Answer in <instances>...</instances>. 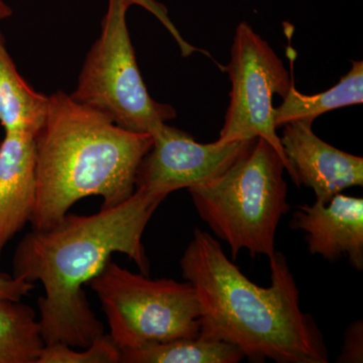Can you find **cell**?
Here are the masks:
<instances>
[{
  "mask_svg": "<svg viewBox=\"0 0 363 363\" xmlns=\"http://www.w3.org/2000/svg\"><path fill=\"white\" fill-rule=\"evenodd\" d=\"M167 196L135 189L116 207L92 215L67 213L45 230L26 233L14 252V278L40 281V325L45 344L84 348L104 334L83 286L97 276L116 252L128 255L149 276L143 245L145 227Z\"/></svg>",
  "mask_w": 363,
  "mask_h": 363,
  "instance_id": "cell-1",
  "label": "cell"
},
{
  "mask_svg": "<svg viewBox=\"0 0 363 363\" xmlns=\"http://www.w3.org/2000/svg\"><path fill=\"white\" fill-rule=\"evenodd\" d=\"M269 259L271 285L252 283L220 242L196 228L180 259L182 277L197 294L200 334L233 344L250 362L327 363L321 332L303 313L285 255Z\"/></svg>",
  "mask_w": 363,
  "mask_h": 363,
  "instance_id": "cell-2",
  "label": "cell"
},
{
  "mask_svg": "<svg viewBox=\"0 0 363 363\" xmlns=\"http://www.w3.org/2000/svg\"><path fill=\"white\" fill-rule=\"evenodd\" d=\"M152 145L150 133L121 128L109 117L59 90L50 96L44 125L35 135L37 202L33 230H45L89 196L116 207L135 191V177Z\"/></svg>",
  "mask_w": 363,
  "mask_h": 363,
  "instance_id": "cell-3",
  "label": "cell"
},
{
  "mask_svg": "<svg viewBox=\"0 0 363 363\" xmlns=\"http://www.w3.org/2000/svg\"><path fill=\"white\" fill-rule=\"evenodd\" d=\"M286 166L266 140L257 138L233 164L213 180L188 189L198 215L231 257L242 250L271 259L277 229L290 210Z\"/></svg>",
  "mask_w": 363,
  "mask_h": 363,
  "instance_id": "cell-4",
  "label": "cell"
},
{
  "mask_svg": "<svg viewBox=\"0 0 363 363\" xmlns=\"http://www.w3.org/2000/svg\"><path fill=\"white\" fill-rule=\"evenodd\" d=\"M99 298L121 350L200 334L199 300L189 281L152 279L112 262L87 284Z\"/></svg>",
  "mask_w": 363,
  "mask_h": 363,
  "instance_id": "cell-5",
  "label": "cell"
},
{
  "mask_svg": "<svg viewBox=\"0 0 363 363\" xmlns=\"http://www.w3.org/2000/svg\"><path fill=\"white\" fill-rule=\"evenodd\" d=\"M128 0H108L101 33L86 56L71 97L101 112L121 128L152 133L177 116L171 105L150 96L131 43L126 13Z\"/></svg>",
  "mask_w": 363,
  "mask_h": 363,
  "instance_id": "cell-6",
  "label": "cell"
},
{
  "mask_svg": "<svg viewBox=\"0 0 363 363\" xmlns=\"http://www.w3.org/2000/svg\"><path fill=\"white\" fill-rule=\"evenodd\" d=\"M289 56L291 73L266 40L247 21L236 26L230 61L224 67L231 82L230 102L217 142L262 138L274 147L285 162L281 138L274 123V96L286 97L294 83L295 51Z\"/></svg>",
  "mask_w": 363,
  "mask_h": 363,
  "instance_id": "cell-7",
  "label": "cell"
},
{
  "mask_svg": "<svg viewBox=\"0 0 363 363\" xmlns=\"http://www.w3.org/2000/svg\"><path fill=\"white\" fill-rule=\"evenodd\" d=\"M152 145L138 166L135 189L168 197L223 174L255 142L200 143L184 130L162 123L150 133Z\"/></svg>",
  "mask_w": 363,
  "mask_h": 363,
  "instance_id": "cell-8",
  "label": "cell"
},
{
  "mask_svg": "<svg viewBox=\"0 0 363 363\" xmlns=\"http://www.w3.org/2000/svg\"><path fill=\"white\" fill-rule=\"evenodd\" d=\"M313 121L298 119L284 125L281 147L288 174L300 187L311 188L316 203L327 204L345 189L363 185V159L334 147L318 138Z\"/></svg>",
  "mask_w": 363,
  "mask_h": 363,
  "instance_id": "cell-9",
  "label": "cell"
},
{
  "mask_svg": "<svg viewBox=\"0 0 363 363\" xmlns=\"http://www.w3.org/2000/svg\"><path fill=\"white\" fill-rule=\"evenodd\" d=\"M306 233L311 255L336 262L347 257L350 266L363 271V199L338 193L327 204L300 205L290 223Z\"/></svg>",
  "mask_w": 363,
  "mask_h": 363,
  "instance_id": "cell-10",
  "label": "cell"
},
{
  "mask_svg": "<svg viewBox=\"0 0 363 363\" xmlns=\"http://www.w3.org/2000/svg\"><path fill=\"white\" fill-rule=\"evenodd\" d=\"M37 185L35 135L6 131L0 143V257L7 243L32 220Z\"/></svg>",
  "mask_w": 363,
  "mask_h": 363,
  "instance_id": "cell-11",
  "label": "cell"
},
{
  "mask_svg": "<svg viewBox=\"0 0 363 363\" xmlns=\"http://www.w3.org/2000/svg\"><path fill=\"white\" fill-rule=\"evenodd\" d=\"M50 96L38 92L21 77L0 32V124L6 131L37 135L44 125Z\"/></svg>",
  "mask_w": 363,
  "mask_h": 363,
  "instance_id": "cell-12",
  "label": "cell"
},
{
  "mask_svg": "<svg viewBox=\"0 0 363 363\" xmlns=\"http://www.w3.org/2000/svg\"><path fill=\"white\" fill-rule=\"evenodd\" d=\"M352 67L337 84L318 94L306 95L296 88L295 82L283 104L274 111L277 128L298 119L314 121L326 112L362 104L363 102V62L351 61Z\"/></svg>",
  "mask_w": 363,
  "mask_h": 363,
  "instance_id": "cell-13",
  "label": "cell"
},
{
  "mask_svg": "<svg viewBox=\"0 0 363 363\" xmlns=\"http://www.w3.org/2000/svg\"><path fill=\"white\" fill-rule=\"evenodd\" d=\"M245 358L233 344L202 334L121 350L123 363H238Z\"/></svg>",
  "mask_w": 363,
  "mask_h": 363,
  "instance_id": "cell-14",
  "label": "cell"
},
{
  "mask_svg": "<svg viewBox=\"0 0 363 363\" xmlns=\"http://www.w3.org/2000/svg\"><path fill=\"white\" fill-rule=\"evenodd\" d=\"M44 346L35 310L21 301L0 300V363H37Z\"/></svg>",
  "mask_w": 363,
  "mask_h": 363,
  "instance_id": "cell-15",
  "label": "cell"
},
{
  "mask_svg": "<svg viewBox=\"0 0 363 363\" xmlns=\"http://www.w3.org/2000/svg\"><path fill=\"white\" fill-rule=\"evenodd\" d=\"M121 350L111 335L94 339L83 351L74 350L64 343L45 344L37 363H118Z\"/></svg>",
  "mask_w": 363,
  "mask_h": 363,
  "instance_id": "cell-16",
  "label": "cell"
},
{
  "mask_svg": "<svg viewBox=\"0 0 363 363\" xmlns=\"http://www.w3.org/2000/svg\"><path fill=\"white\" fill-rule=\"evenodd\" d=\"M128 1L130 2L131 6L135 4V6H142L152 16H156V18L167 28V30L171 33L172 37L176 40L177 45L180 48L182 56L186 58V57L191 56L196 52H202L203 54L210 56L207 52L200 51L194 45L189 44L187 40L182 37L181 33L179 32L178 28H176L173 21L169 18L168 9L164 4H160L157 0H128Z\"/></svg>",
  "mask_w": 363,
  "mask_h": 363,
  "instance_id": "cell-17",
  "label": "cell"
},
{
  "mask_svg": "<svg viewBox=\"0 0 363 363\" xmlns=\"http://www.w3.org/2000/svg\"><path fill=\"white\" fill-rule=\"evenodd\" d=\"M363 362V324L357 320L348 326L344 335V343L337 362L362 363Z\"/></svg>",
  "mask_w": 363,
  "mask_h": 363,
  "instance_id": "cell-18",
  "label": "cell"
},
{
  "mask_svg": "<svg viewBox=\"0 0 363 363\" xmlns=\"http://www.w3.org/2000/svg\"><path fill=\"white\" fill-rule=\"evenodd\" d=\"M35 288L33 283L0 272V300L21 301Z\"/></svg>",
  "mask_w": 363,
  "mask_h": 363,
  "instance_id": "cell-19",
  "label": "cell"
},
{
  "mask_svg": "<svg viewBox=\"0 0 363 363\" xmlns=\"http://www.w3.org/2000/svg\"><path fill=\"white\" fill-rule=\"evenodd\" d=\"M13 11L6 0H0V21L7 20L13 16Z\"/></svg>",
  "mask_w": 363,
  "mask_h": 363,
  "instance_id": "cell-20",
  "label": "cell"
}]
</instances>
